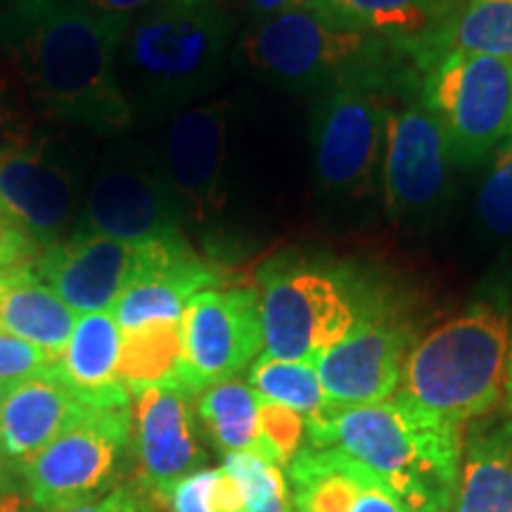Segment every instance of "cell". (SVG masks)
<instances>
[{
    "label": "cell",
    "mask_w": 512,
    "mask_h": 512,
    "mask_svg": "<svg viewBox=\"0 0 512 512\" xmlns=\"http://www.w3.org/2000/svg\"><path fill=\"white\" fill-rule=\"evenodd\" d=\"M479 219L491 233L508 238L512 235V143L496 147L494 164L479 190Z\"/></svg>",
    "instance_id": "cell-31"
},
{
    "label": "cell",
    "mask_w": 512,
    "mask_h": 512,
    "mask_svg": "<svg viewBox=\"0 0 512 512\" xmlns=\"http://www.w3.org/2000/svg\"><path fill=\"white\" fill-rule=\"evenodd\" d=\"M140 482L150 494L200 470L204 458L200 418L192 394L178 384H150L131 392V439Z\"/></svg>",
    "instance_id": "cell-15"
},
{
    "label": "cell",
    "mask_w": 512,
    "mask_h": 512,
    "mask_svg": "<svg viewBox=\"0 0 512 512\" xmlns=\"http://www.w3.org/2000/svg\"><path fill=\"white\" fill-rule=\"evenodd\" d=\"M389 114L392 105L375 67L361 69L325 91L313 121V162L325 190L347 197L375 192L377 181L382 183Z\"/></svg>",
    "instance_id": "cell-7"
},
{
    "label": "cell",
    "mask_w": 512,
    "mask_h": 512,
    "mask_svg": "<svg viewBox=\"0 0 512 512\" xmlns=\"http://www.w3.org/2000/svg\"><path fill=\"white\" fill-rule=\"evenodd\" d=\"M285 470L297 512H406L373 472L339 448L304 444Z\"/></svg>",
    "instance_id": "cell-19"
},
{
    "label": "cell",
    "mask_w": 512,
    "mask_h": 512,
    "mask_svg": "<svg viewBox=\"0 0 512 512\" xmlns=\"http://www.w3.org/2000/svg\"><path fill=\"white\" fill-rule=\"evenodd\" d=\"M119 351L121 330L112 311L83 313L53 368L88 406H131V392L119 377Z\"/></svg>",
    "instance_id": "cell-22"
},
{
    "label": "cell",
    "mask_w": 512,
    "mask_h": 512,
    "mask_svg": "<svg viewBox=\"0 0 512 512\" xmlns=\"http://www.w3.org/2000/svg\"><path fill=\"white\" fill-rule=\"evenodd\" d=\"M157 498L169 512H245L238 484L223 467H200L166 486Z\"/></svg>",
    "instance_id": "cell-30"
},
{
    "label": "cell",
    "mask_w": 512,
    "mask_h": 512,
    "mask_svg": "<svg viewBox=\"0 0 512 512\" xmlns=\"http://www.w3.org/2000/svg\"><path fill=\"white\" fill-rule=\"evenodd\" d=\"M41 252L43 249L31 240L27 230L0 211V275L31 266Z\"/></svg>",
    "instance_id": "cell-35"
},
{
    "label": "cell",
    "mask_w": 512,
    "mask_h": 512,
    "mask_svg": "<svg viewBox=\"0 0 512 512\" xmlns=\"http://www.w3.org/2000/svg\"><path fill=\"white\" fill-rule=\"evenodd\" d=\"M221 467L238 484L245 512H290L292 491L283 467L256 453H228Z\"/></svg>",
    "instance_id": "cell-29"
},
{
    "label": "cell",
    "mask_w": 512,
    "mask_h": 512,
    "mask_svg": "<svg viewBox=\"0 0 512 512\" xmlns=\"http://www.w3.org/2000/svg\"><path fill=\"white\" fill-rule=\"evenodd\" d=\"M128 22L79 0H15L0 10V62L34 114L114 136L133 121L117 64Z\"/></svg>",
    "instance_id": "cell-1"
},
{
    "label": "cell",
    "mask_w": 512,
    "mask_h": 512,
    "mask_svg": "<svg viewBox=\"0 0 512 512\" xmlns=\"http://www.w3.org/2000/svg\"><path fill=\"white\" fill-rule=\"evenodd\" d=\"M261 399L249 382L226 380L204 389L197 399V418L211 444L221 453H256L264 458L259 427Z\"/></svg>",
    "instance_id": "cell-26"
},
{
    "label": "cell",
    "mask_w": 512,
    "mask_h": 512,
    "mask_svg": "<svg viewBox=\"0 0 512 512\" xmlns=\"http://www.w3.org/2000/svg\"><path fill=\"white\" fill-rule=\"evenodd\" d=\"M83 197L79 162L60 138H34L0 162V211L43 252L72 238Z\"/></svg>",
    "instance_id": "cell-12"
},
{
    "label": "cell",
    "mask_w": 512,
    "mask_h": 512,
    "mask_svg": "<svg viewBox=\"0 0 512 512\" xmlns=\"http://www.w3.org/2000/svg\"><path fill=\"white\" fill-rule=\"evenodd\" d=\"M233 36L223 0H155L128 22L119 81L133 114H159L202 98L219 79Z\"/></svg>",
    "instance_id": "cell-3"
},
{
    "label": "cell",
    "mask_w": 512,
    "mask_h": 512,
    "mask_svg": "<svg viewBox=\"0 0 512 512\" xmlns=\"http://www.w3.org/2000/svg\"><path fill=\"white\" fill-rule=\"evenodd\" d=\"M34 140V112L15 74L0 62V162Z\"/></svg>",
    "instance_id": "cell-33"
},
{
    "label": "cell",
    "mask_w": 512,
    "mask_h": 512,
    "mask_svg": "<svg viewBox=\"0 0 512 512\" xmlns=\"http://www.w3.org/2000/svg\"><path fill=\"white\" fill-rule=\"evenodd\" d=\"M422 102L444 128L453 164L470 169L508 136L512 121V60L441 53L425 60Z\"/></svg>",
    "instance_id": "cell-6"
},
{
    "label": "cell",
    "mask_w": 512,
    "mask_h": 512,
    "mask_svg": "<svg viewBox=\"0 0 512 512\" xmlns=\"http://www.w3.org/2000/svg\"><path fill=\"white\" fill-rule=\"evenodd\" d=\"M503 408L512 413V325L508 339V361H505V392H503Z\"/></svg>",
    "instance_id": "cell-40"
},
{
    "label": "cell",
    "mask_w": 512,
    "mask_h": 512,
    "mask_svg": "<svg viewBox=\"0 0 512 512\" xmlns=\"http://www.w3.org/2000/svg\"><path fill=\"white\" fill-rule=\"evenodd\" d=\"M131 439V406H88L24 465L31 503L62 510L107 494Z\"/></svg>",
    "instance_id": "cell-9"
},
{
    "label": "cell",
    "mask_w": 512,
    "mask_h": 512,
    "mask_svg": "<svg viewBox=\"0 0 512 512\" xmlns=\"http://www.w3.org/2000/svg\"><path fill=\"white\" fill-rule=\"evenodd\" d=\"M458 0H342L344 22L422 53L451 19Z\"/></svg>",
    "instance_id": "cell-24"
},
{
    "label": "cell",
    "mask_w": 512,
    "mask_h": 512,
    "mask_svg": "<svg viewBox=\"0 0 512 512\" xmlns=\"http://www.w3.org/2000/svg\"><path fill=\"white\" fill-rule=\"evenodd\" d=\"M406 337L384 320H356L316 361L318 380L330 406H370L392 399L403 380Z\"/></svg>",
    "instance_id": "cell-17"
},
{
    "label": "cell",
    "mask_w": 512,
    "mask_h": 512,
    "mask_svg": "<svg viewBox=\"0 0 512 512\" xmlns=\"http://www.w3.org/2000/svg\"><path fill=\"white\" fill-rule=\"evenodd\" d=\"M311 446H332L380 479L406 512H448L456 496L463 427L422 411L408 396L370 406H328L306 420Z\"/></svg>",
    "instance_id": "cell-2"
},
{
    "label": "cell",
    "mask_w": 512,
    "mask_h": 512,
    "mask_svg": "<svg viewBox=\"0 0 512 512\" xmlns=\"http://www.w3.org/2000/svg\"><path fill=\"white\" fill-rule=\"evenodd\" d=\"M259 306L264 354L311 366L358 320L337 278L297 261L278 259L261 271Z\"/></svg>",
    "instance_id": "cell-8"
},
{
    "label": "cell",
    "mask_w": 512,
    "mask_h": 512,
    "mask_svg": "<svg viewBox=\"0 0 512 512\" xmlns=\"http://www.w3.org/2000/svg\"><path fill=\"white\" fill-rule=\"evenodd\" d=\"M304 5L313 12H318V15L332 19V22H344V15H342V0H304ZM351 27V24H349Z\"/></svg>",
    "instance_id": "cell-39"
},
{
    "label": "cell",
    "mask_w": 512,
    "mask_h": 512,
    "mask_svg": "<svg viewBox=\"0 0 512 512\" xmlns=\"http://www.w3.org/2000/svg\"><path fill=\"white\" fill-rule=\"evenodd\" d=\"M259 427L264 458L285 470L306 444V418L290 408L261 399Z\"/></svg>",
    "instance_id": "cell-32"
},
{
    "label": "cell",
    "mask_w": 512,
    "mask_h": 512,
    "mask_svg": "<svg viewBox=\"0 0 512 512\" xmlns=\"http://www.w3.org/2000/svg\"><path fill=\"white\" fill-rule=\"evenodd\" d=\"M508 136H510V143H512V121H510V128H508Z\"/></svg>",
    "instance_id": "cell-43"
},
{
    "label": "cell",
    "mask_w": 512,
    "mask_h": 512,
    "mask_svg": "<svg viewBox=\"0 0 512 512\" xmlns=\"http://www.w3.org/2000/svg\"><path fill=\"white\" fill-rule=\"evenodd\" d=\"M228 100H211L178 112L164 138L162 174L185 219L209 223L228 204L226 166L230 133Z\"/></svg>",
    "instance_id": "cell-13"
},
{
    "label": "cell",
    "mask_w": 512,
    "mask_h": 512,
    "mask_svg": "<svg viewBox=\"0 0 512 512\" xmlns=\"http://www.w3.org/2000/svg\"><path fill=\"white\" fill-rule=\"evenodd\" d=\"M249 387L259 399L290 408L304 415L306 420L318 418L330 406L316 366L311 363L280 361V358L261 354L249 368Z\"/></svg>",
    "instance_id": "cell-28"
},
{
    "label": "cell",
    "mask_w": 512,
    "mask_h": 512,
    "mask_svg": "<svg viewBox=\"0 0 512 512\" xmlns=\"http://www.w3.org/2000/svg\"><path fill=\"white\" fill-rule=\"evenodd\" d=\"M387 41L332 22L309 8L256 22L238 43L249 72L283 91H330L347 76L382 62Z\"/></svg>",
    "instance_id": "cell-5"
},
{
    "label": "cell",
    "mask_w": 512,
    "mask_h": 512,
    "mask_svg": "<svg viewBox=\"0 0 512 512\" xmlns=\"http://www.w3.org/2000/svg\"><path fill=\"white\" fill-rule=\"evenodd\" d=\"M451 150L444 128L425 102H408L387 119L382 192L394 219L430 214L446 200Z\"/></svg>",
    "instance_id": "cell-14"
},
{
    "label": "cell",
    "mask_w": 512,
    "mask_h": 512,
    "mask_svg": "<svg viewBox=\"0 0 512 512\" xmlns=\"http://www.w3.org/2000/svg\"><path fill=\"white\" fill-rule=\"evenodd\" d=\"M183 335L181 323H150L121 332L119 377L128 392L150 384H178Z\"/></svg>",
    "instance_id": "cell-27"
},
{
    "label": "cell",
    "mask_w": 512,
    "mask_h": 512,
    "mask_svg": "<svg viewBox=\"0 0 512 512\" xmlns=\"http://www.w3.org/2000/svg\"><path fill=\"white\" fill-rule=\"evenodd\" d=\"M5 389H8V387H3V384H0V403H3V396H5Z\"/></svg>",
    "instance_id": "cell-42"
},
{
    "label": "cell",
    "mask_w": 512,
    "mask_h": 512,
    "mask_svg": "<svg viewBox=\"0 0 512 512\" xmlns=\"http://www.w3.org/2000/svg\"><path fill=\"white\" fill-rule=\"evenodd\" d=\"M81 5L91 8L100 15H114V17H133L145 5L155 3V0H79Z\"/></svg>",
    "instance_id": "cell-37"
},
{
    "label": "cell",
    "mask_w": 512,
    "mask_h": 512,
    "mask_svg": "<svg viewBox=\"0 0 512 512\" xmlns=\"http://www.w3.org/2000/svg\"><path fill=\"white\" fill-rule=\"evenodd\" d=\"M441 53L512 60V0H458L451 19L422 50V57L430 60Z\"/></svg>",
    "instance_id": "cell-25"
},
{
    "label": "cell",
    "mask_w": 512,
    "mask_h": 512,
    "mask_svg": "<svg viewBox=\"0 0 512 512\" xmlns=\"http://www.w3.org/2000/svg\"><path fill=\"white\" fill-rule=\"evenodd\" d=\"M50 512H150L143 508L138 496L128 489H110L105 496L93 498V501L72 505V508L50 510Z\"/></svg>",
    "instance_id": "cell-36"
},
{
    "label": "cell",
    "mask_w": 512,
    "mask_h": 512,
    "mask_svg": "<svg viewBox=\"0 0 512 512\" xmlns=\"http://www.w3.org/2000/svg\"><path fill=\"white\" fill-rule=\"evenodd\" d=\"M10 3H15V0H0V10H5V8H8Z\"/></svg>",
    "instance_id": "cell-41"
},
{
    "label": "cell",
    "mask_w": 512,
    "mask_h": 512,
    "mask_svg": "<svg viewBox=\"0 0 512 512\" xmlns=\"http://www.w3.org/2000/svg\"><path fill=\"white\" fill-rule=\"evenodd\" d=\"M221 280L219 268L192 252L185 238L147 242L143 266L114 304L112 316L121 332L150 323H181L190 299Z\"/></svg>",
    "instance_id": "cell-18"
},
{
    "label": "cell",
    "mask_w": 512,
    "mask_h": 512,
    "mask_svg": "<svg viewBox=\"0 0 512 512\" xmlns=\"http://www.w3.org/2000/svg\"><path fill=\"white\" fill-rule=\"evenodd\" d=\"M183 221L162 166L138 152L117 150L95 169L74 233L126 242L183 240Z\"/></svg>",
    "instance_id": "cell-10"
},
{
    "label": "cell",
    "mask_w": 512,
    "mask_h": 512,
    "mask_svg": "<svg viewBox=\"0 0 512 512\" xmlns=\"http://www.w3.org/2000/svg\"><path fill=\"white\" fill-rule=\"evenodd\" d=\"M183 354L178 387L200 396L214 384L235 380L264 349L259 292L252 287H209L183 311Z\"/></svg>",
    "instance_id": "cell-11"
},
{
    "label": "cell",
    "mask_w": 512,
    "mask_h": 512,
    "mask_svg": "<svg viewBox=\"0 0 512 512\" xmlns=\"http://www.w3.org/2000/svg\"><path fill=\"white\" fill-rule=\"evenodd\" d=\"M448 512H512V413L505 408L463 430L458 486Z\"/></svg>",
    "instance_id": "cell-21"
},
{
    "label": "cell",
    "mask_w": 512,
    "mask_h": 512,
    "mask_svg": "<svg viewBox=\"0 0 512 512\" xmlns=\"http://www.w3.org/2000/svg\"><path fill=\"white\" fill-rule=\"evenodd\" d=\"M31 266L0 275V332L34 344L57 361L79 316Z\"/></svg>",
    "instance_id": "cell-23"
},
{
    "label": "cell",
    "mask_w": 512,
    "mask_h": 512,
    "mask_svg": "<svg viewBox=\"0 0 512 512\" xmlns=\"http://www.w3.org/2000/svg\"><path fill=\"white\" fill-rule=\"evenodd\" d=\"M147 242L72 235L34 261V273L76 316L112 311L143 266Z\"/></svg>",
    "instance_id": "cell-16"
},
{
    "label": "cell",
    "mask_w": 512,
    "mask_h": 512,
    "mask_svg": "<svg viewBox=\"0 0 512 512\" xmlns=\"http://www.w3.org/2000/svg\"><path fill=\"white\" fill-rule=\"evenodd\" d=\"M508 339L505 313L472 306L408 351L401 394L422 411L465 427L503 403Z\"/></svg>",
    "instance_id": "cell-4"
},
{
    "label": "cell",
    "mask_w": 512,
    "mask_h": 512,
    "mask_svg": "<svg viewBox=\"0 0 512 512\" xmlns=\"http://www.w3.org/2000/svg\"><path fill=\"white\" fill-rule=\"evenodd\" d=\"M86 408L53 366L10 384L0 403V460L27 465Z\"/></svg>",
    "instance_id": "cell-20"
},
{
    "label": "cell",
    "mask_w": 512,
    "mask_h": 512,
    "mask_svg": "<svg viewBox=\"0 0 512 512\" xmlns=\"http://www.w3.org/2000/svg\"><path fill=\"white\" fill-rule=\"evenodd\" d=\"M249 10L256 17V22L261 19H271L275 15H283V12L306 8L304 0H247Z\"/></svg>",
    "instance_id": "cell-38"
},
{
    "label": "cell",
    "mask_w": 512,
    "mask_h": 512,
    "mask_svg": "<svg viewBox=\"0 0 512 512\" xmlns=\"http://www.w3.org/2000/svg\"><path fill=\"white\" fill-rule=\"evenodd\" d=\"M53 363L55 358L43 349L0 332V384L3 387L27 380L31 375L41 373L43 368L53 366Z\"/></svg>",
    "instance_id": "cell-34"
}]
</instances>
